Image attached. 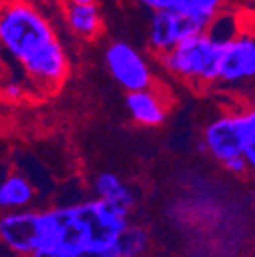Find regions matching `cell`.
Wrapping results in <instances>:
<instances>
[{"label":"cell","instance_id":"obj_8","mask_svg":"<svg viewBox=\"0 0 255 257\" xmlns=\"http://www.w3.org/2000/svg\"><path fill=\"white\" fill-rule=\"evenodd\" d=\"M255 80V38L239 34L221 43L218 61V84L241 86Z\"/></svg>","mask_w":255,"mask_h":257},{"label":"cell","instance_id":"obj_4","mask_svg":"<svg viewBox=\"0 0 255 257\" xmlns=\"http://www.w3.org/2000/svg\"><path fill=\"white\" fill-rule=\"evenodd\" d=\"M250 145V127L248 114L244 111L225 112L214 118L203 128L200 149L207 152L219 165H225L234 157L244 156Z\"/></svg>","mask_w":255,"mask_h":257},{"label":"cell","instance_id":"obj_19","mask_svg":"<svg viewBox=\"0 0 255 257\" xmlns=\"http://www.w3.org/2000/svg\"><path fill=\"white\" fill-rule=\"evenodd\" d=\"M138 2H140V4H143L145 8L152 9V11L168 8V0H138Z\"/></svg>","mask_w":255,"mask_h":257},{"label":"cell","instance_id":"obj_7","mask_svg":"<svg viewBox=\"0 0 255 257\" xmlns=\"http://www.w3.org/2000/svg\"><path fill=\"white\" fill-rule=\"evenodd\" d=\"M203 31L205 29L202 25L188 16L172 9H157V11H152L150 24H148V47L156 56H161L164 52H170L186 38Z\"/></svg>","mask_w":255,"mask_h":257},{"label":"cell","instance_id":"obj_6","mask_svg":"<svg viewBox=\"0 0 255 257\" xmlns=\"http://www.w3.org/2000/svg\"><path fill=\"white\" fill-rule=\"evenodd\" d=\"M104 61L112 79L127 93L152 86V70L143 54L127 41H112L104 52Z\"/></svg>","mask_w":255,"mask_h":257},{"label":"cell","instance_id":"obj_3","mask_svg":"<svg viewBox=\"0 0 255 257\" xmlns=\"http://www.w3.org/2000/svg\"><path fill=\"white\" fill-rule=\"evenodd\" d=\"M221 43L214 41L207 31L180 41L170 52L157 56L168 73L189 80L196 86L218 84V61Z\"/></svg>","mask_w":255,"mask_h":257},{"label":"cell","instance_id":"obj_14","mask_svg":"<svg viewBox=\"0 0 255 257\" xmlns=\"http://www.w3.org/2000/svg\"><path fill=\"white\" fill-rule=\"evenodd\" d=\"M150 246V236L140 225H129L116 241V248L121 257H143Z\"/></svg>","mask_w":255,"mask_h":257},{"label":"cell","instance_id":"obj_1","mask_svg":"<svg viewBox=\"0 0 255 257\" xmlns=\"http://www.w3.org/2000/svg\"><path fill=\"white\" fill-rule=\"evenodd\" d=\"M41 214L45 229L41 248L59 252L114 246L121 232L131 225L129 209L102 198L41 209Z\"/></svg>","mask_w":255,"mask_h":257},{"label":"cell","instance_id":"obj_15","mask_svg":"<svg viewBox=\"0 0 255 257\" xmlns=\"http://www.w3.org/2000/svg\"><path fill=\"white\" fill-rule=\"evenodd\" d=\"M207 32H209V36L214 41H218V43H227V41H232L234 38H237L241 34L239 20H237L235 15L221 9V11L212 18L211 24H209Z\"/></svg>","mask_w":255,"mask_h":257},{"label":"cell","instance_id":"obj_20","mask_svg":"<svg viewBox=\"0 0 255 257\" xmlns=\"http://www.w3.org/2000/svg\"><path fill=\"white\" fill-rule=\"evenodd\" d=\"M63 2H72V4H96V0H63Z\"/></svg>","mask_w":255,"mask_h":257},{"label":"cell","instance_id":"obj_5","mask_svg":"<svg viewBox=\"0 0 255 257\" xmlns=\"http://www.w3.org/2000/svg\"><path fill=\"white\" fill-rule=\"evenodd\" d=\"M43 214L38 209L4 211L0 218L2 245L18 257H29L43 246Z\"/></svg>","mask_w":255,"mask_h":257},{"label":"cell","instance_id":"obj_10","mask_svg":"<svg viewBox=\"0 0 255 257\" xmlns=\"http://www.w3.org/2000/svg\"><path fill=\"white\" fill-rule=\"evenodd\" d=\"M64 20L68 29L82 38V40H95L100 36L104 29V20L100 15V9L96 4H72V2H63Z\"/></svg>","mask_w":255,"mask_h":257},{"label":"cell","instance_id":"obj_17","mask_svg":"<svg viewBox=\"0 0 255 257\" xmlns=\"http://www.w3.org/2000/svg\"><path fill=\"white\" fill-rule=\"evenodd\" d=\"M25 95H27V89H25V86L20 84V82L9 80V82L4 84V96L8 98V100L18 102V100H22Z\"/></svg>","mask_w":255,"mask_h":257},{"label":"cell","instance_id":"obj_11","mask_svg":"<svg viewBox=\"0 0 255 257\" xmlns=\"http://www.w3.org/2000/svg\"><path fill=\"white\" fill-rule=\"evenodd\" d=\"M93 191L96 198L109 202V204L120 205L132 211L136 205V195L120 177L112 172H100L93 179Z\"/></svg>","mask_w":255,"mask_h":257},{"label":"cell","instance_id":"obj_9","mask_svg":"<svg viewBox=\"0 0 255 257\" xmlns=\"http://www.w3.org/2000/svg\"><path fill=\"white\" fill-rule=\"evenodd\" d=\"M125 107L132 120L143 127H157V125L164 123L168 114L164 100L150 88L127 93Z\"/></svg>","mask_w":255,"mask_h":257},{"label":"cell","instance_id":"obj_13","mask_svg":"<svg viewBox=\"0 0 255 257\" xmlns=\"http://www.w3.org/2000/svg\"><path fill=\"white\" fill-rule=\"evenodd\" d=\"M227 0H168V8L188 16L207 31L209 24L221 11Z\"/></svg>","mask_w":255,"mask_h":257},{"label":"cell","instance_id":"obj_12","mask_svg":"<svg viewBox=\"0 0 255 257\" xmlns=\"http://www.w3.org/2000/svg\"><path fill=\"white\" fill-rule=\"evenodd\" d=\"M36 197V188L22 173H11L4 177L0 184V207L4 211L25 209Z\"/></svg>","mask_w":255,"mask_h":257},{"label":"cell","instance_id":"obj_2","mask_svg":"<svg viewBox=\"0 0 255 257\" xmlns=\"http://www.w3.org/2000/svg\"><path fill=\"white\" fill-rule=\"evenodd\" d=\"M0 43L22 70H27L61 41L52 24L34 4L6 0L0 13Z\"/></svg>","mask_w":255,"mask_h":257},{"label":"cell","instance_id":"obj_18","mask_svg":"<svg viewBox=\"0 0 255 257\" xmlns=\"http://www.w3.org/2000/svg\"><path fill=\"white\" fill-rule=\"evenodd\" d=\"M223 168L227 170L228 173H234V175H244V173L250 172V168H248V161L244 156L234 157V159L227 161V163L223 165Z\"/></svg>","mask_w":255,"mask_h":257},{"label":"cell","instance_id":"obj_16","mask_svg":"<svg viewBox=\"0 0 255 257\" xmlns=\"http://www.w3.org/2000/svg\"><path fill=\"white\" fill-rule=\"evenodd\" d=\"M29 257H121L118 248L109 246V248H86V250H77V252H59V250H50V248H41L36 250Z\"/></svg>","mask_w":255,"mask_h":257}]
</instances>
